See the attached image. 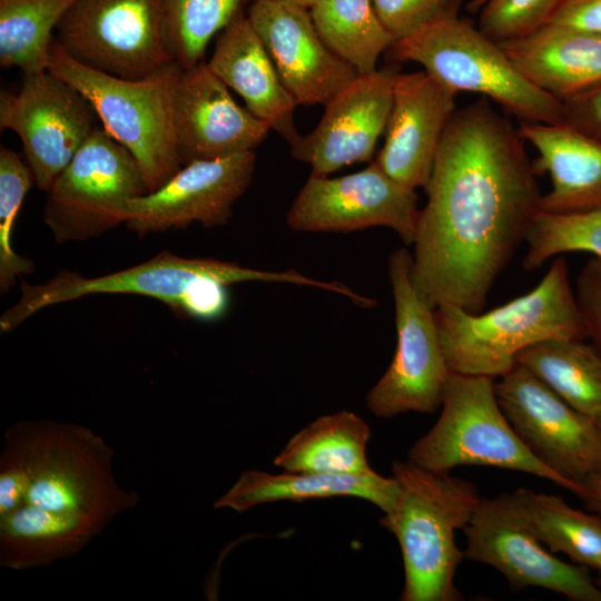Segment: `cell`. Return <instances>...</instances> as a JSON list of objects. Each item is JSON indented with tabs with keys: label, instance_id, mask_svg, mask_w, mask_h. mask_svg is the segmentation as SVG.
<instances>
[{
	"label": "cell",
	"instance_id": "cell-31",
	"mask_svg": "<svg viewBox=\"0 0 601 601\" xmlns=\"http://www.w3.org/2000/svg\"><path fill=\"white\" fill-rule=\"evenodd\" d=\"M246 0H160L167 49L183 69L203 62L208 42Z\"/></svg>",
	"mask_w": 601,
	"mask_h": 601
},
{
	"label": "cell",
	"instance_id": "cell-7",
	"mask_svg": "<svg viewBox=\"0 0 601 601\" xmlns=\"http://www.w3.org/2000/svg\"><path fill=\"white\" fill-rule=\"evenodd\" d=\"M394 55L413 61L455 90L481 95L520 122L562 124L563 105L529 82L502 47L452 16L395 41Z\"/></svg>",
	"mask_w": 601,
	"mask_h": 601
},
{
	"label": "cell",
	"instance_id": "cell-1",
	"mask_svg": "<svg viewBox=\"0 0 601 601\" xmlns=\"http://www.w3.org/2000/svg\"><path fill=\"white\" fill-rule=\"evenodd\" d=\"M524 139L485 97L455 109L424 188L413 242V276L436 308L483 309L541 210Z\"/></svg>",
	"mask_w": 601,
	"mask_h": 601
},
{
	"label": "cell",
	"instance_id": "cell-34",
	"mask_svg": "<svg viewBox=\"0 0 601 601\" xmlns=\"http://www.w3.org/2000/svg\"><path fill=\"white\" fill-rule=\"evenodd\" d=\"M563 0H486L479 30L497 43L524 38L550 23Z\"/></svg>",
	"mask_w": 601,
	"mask_h": 601
},
{
	"label": "cell",
	"instance_id": "cell-40",
	"mask_svg": "<svg viewBox=\"0 0 601 601\" xmlns=\"http://www.w3.org/2000/svg\"><path fill=\"white\" fill-rule=\"evenodd\" d=\"M276 1L289 2V3L298 4V6L305 7L307 9L308 8L311 9L313 6H315L321 0H276Z\"/></svg>",
	"mask_w": 601,
	"mask_h": 601
},
{
	"label": "cell",
	"instance_id": "cell-30",
	"mask_svg": "<svg viewBox=\"0 0 601 601\" xmlns=\"http://www.w3.org/2000/svg\"><path fill=\"white\" fill-rule=\"evenodd\" d=\"M532 526L549 550L573 563L597 569L601 564V515L569 506L560 496L525 490Z\"/></svg>",
	"mask_w": 601,
	"mask_h": 601
},
{
	"label": "cell",
	"instance_id": "cell-19",
	"mask_svg": "<svg viewBox=\"0 0 601 601\" xmlns=\"http://www.w3.org/2000/svg\"><path fill=\"white\" fill-rule=\"evenodd\" d=\"M173 125L183 166L255 150L269 126L242 108L204 61L184 69L173 97Z\"/></svg>",
	"mask_w": 601,
	"mask_h": 601
},
{
	"label": "cell",
	"instance_id": "cell-24",
	"mask_svg": "<svg viewBox=\"0 0 601 601\" xmlns=\"http://www.w3.org/2000/svg\"><path fill=\"white\" fill-rule=\"evenodd\" d=\"M397 494L396 480L374 470L364 474H323L313 472H242L234 485L214 503L216 509L245 512L256 505L277 501L353 496L368 501L387 513Z\"/></svg>",
	"mask_w": 601,
	"mask_h": 601
},
{
	"label": "cell",
	"instance_id": "cell-23",
	"mask_svg": "<svg viewBox=\"0 0 601 601\" xmlns=\"http://www.w3.org/2000/svg\"><path fill=\"white\" fill-rule=\"evenodd\" d=\"M521 75L561 102L601 81V36L546 24L499 43Z\"/></svg>",
	"mask_w": 601,
	"mask_h": 601
},
{
	"label": "cell",
	"instance_id": "cell-6",
	"mask_svg": "<svg viewBox=\"0 0 601 601\" xmlns=\"http://www.w3.org/2000/svg\"><path fill=\"white\" fill-rule=\"evenodd\" d=\"M48 70L88 99L104 129L139 164L148 193L183 167L173 125L174 91L184 70L177 62L142 78H119L77 62L53 39Z\"/></svg>",
	"mask_w": 601,
	"mask_h": 601
},
{
	"label": "cell",
	"instance_id": "cell-33",
	"mask_svg": "<svg viewBox=\"0 0 601 601\" xmlns=\"http://www.w3.org/2000/svg\"><path fill=\"white\" fill-rule=\"evenodd\" d=\"M35 183L28 164L16 151L0 148V290L7 293L21 275L33 272V262L13 250L12 234L22 201Z\"/></svg>",
	"mask_w": 601,
	"mask_h": 601
},
{
	"label": "cell",
	"instance_id": "cell-36",
	"mask_svg": "<svg viewBox=\"0 0 601 601\" xmlns=\"http://www.w3.org/2000/svg\"><path fill=\"white\" fill-rule=\"evenodd\" d=\"M575 299L588 337L601 352V258H590L575 282Z\"/></svg>",
	"mask_w": 601,
	"mask_h": 601
},
{
	"label": "cell",
	"instance_id": "cell-25",
	"mask_svg": "<svg viewBox=\"0 0 601 601\" xmlns=\"http://www.w3.org/2000/svg\"><path fill=\"white\" fill-rule=\"evenodd\" d=\"M104 528L79 513L22 505L0 515V564L28 570L73 556Z\"/></svg>",
	"mask_w": 601,
	"mask_h": 601
},
{
	"label": "cell",
	"instance_id": "cell-37",
	"mask_svg": "<svg viewBox=\"0 0 601 601\" xmlns=\"http://www.w3.org/2000/svg\"><path fill=\"white\" fill-rule=\"evenodd\" d=\"M562 105L564 124L601 141V81Z\"/></svg>",
	"mask_w": 601,
	"mask_h": 601
},
{
	"label": "cell",
	"instance_id": "cell-42",
	"mask_svg": "<svg viewBox=\"0 0 601 601\" xmlns=\"http://www.w3.org/2000/svg\"><path fill=\"white\" fill-rule=\"evenodd\" d=\"M599 573V579H598V584L600 585L601 588V564L595 569Z\"/></svg>",
	"mask_w": 601,
	"mask_h": 601
},
{
	"label": "cell",
	"instance_id": "cell-43",
	"mask_svg": "<svg viewBox=\"0 0 601 601\" xmlns=\"http://www.w3.org/2000/svg\"><path fill=\"white\" fill-rule=\"evenodd\" d=\"M599 430L601 431V414L594 420Z\"/></svg>",
	"mask_w": 601,
	"mask_h": 601
},
{
	"label": "cell",
	"instance_id": "cell-20",
	"mask_svg": "<svg viewBox=\"0 0 601 601\" xmlns=\"http://www.w3.org/2000/svg\"><path fill=\"white\" fill-rule=\"evenodd\" d=\"M457 92L423 71L396 73L383 148L375 161L395 180L425 188Z\"/></svg>",
	"mask_w": 601,
	"mask_h": 601
},
{
	"label": "cell",
	"instance_id": "cell-22",
	"mask_svg": "<svg viewBox=\"0 0 601 601\" xmlns=\"http://www.w3.org/2000/svg\"><path fill=\"white\" fill-rule=\"evenodd\" d=\"M524 141L538 151L536 176L548 174L551 189L541 210L553 214L601 209V141L562 124L520 122Z\"/></svg>",
	"mask_w": 601,
	"mask_h": 601
},
{
	"label": "cell",
	"instance_id": "cell-2",
	"mask_svg": "<svg viewBox=\"0 0 601 601\" xmlns=\"http://www.w3.org/2000/svg\"><path fill=\"white\" fill-rule=\"evenodd\" d=\"M246 282L332 288L331 282L294 269L260 270L215 258L180 257L164 250L141 264L102 276L85 277L66 270L45 284L30 285L22 280L18 302L0 317V329L13 331L45 307L96 294L147 296L184 316L214 319L227 308L226 286Z\"/></svg>",
	"mask_w": 601,
	"mask_h": 601
},
{
	"label": "cell",
	"instance_id": "cell-12",
	"mask_svg": "<svg viewBox=\"0 0 601 601\" xmlns=\"http://www.w3.org/2000/svg\"><path fill=\"white\" fill-rule=\"evenodd\" d=\"M55 32L73 60L119 78H142L174 61L160 0H75Z\"/></svg>",
	"mask_w": 601,
	"mask_h": 601
},
{
	"label": "cell",
	"instance_id": "cell-3",
	"mask_svg": "<svg viewBox=\"0 0 601 601\" xmlns=\"http://www.w3.org/2000/svg\"><path fill=\"white\" fill-rule=\"evenodd\" d=\"M435 318L450 371L494 380L513 368L518 354L530 345L588 337L563 257H556L525 295L485 313L441 305Z\"/></svg>",
	"mask_w": 601,
	"mask_h": 601
},
{
	"label": "cell",
	"instance_id": "cell-11",
	"mask_svg": "<svg viewBox=\"0 0 601 601\" xmlns=\"http://www.w3.org/2000/svg\"><path fill=\"white\" fill-rule=\"evenodd\" d=\"M464 555L500 571L513 590L544 588L575 601H601V588L580 564L542 546L525 501V489L481 499L463 529Z\"/></svg>",
	"mask_w": 601,
	"mask_h": 601
},
{
	"label": "cell",
	"instance_id": "cell-17",
	"mask_svg": "<svg viewBox=\"0 0 601 601\" xmlns=\"http://www.w3.org/2000/svg\"><path fill=\"white\" fill-rule=\"evenodd\" d=\"M395 75L388 68L358 75L324 105L315 129L289 145L292 156L317 176L370 160L387 126Z\"/></svg>",
	"mask_w": 601,
	"mask_h": 601
},
{
	"label": "cell",
	"instance_id": "cell-38",
	"mask_svg": "<svg viewBox=\"0 0 601 601\" xmlns=\"http://www.w3.org/2000/svg\"><path fill=\"white\" fill-rule=\"evenodd\" d=\"M549 24L601 36V0H563Z\"/></svg>",
	"mask_w": 601,
	"mask_h": 601
},
{
	"label": "cell",
	"instance_id": "cell-35",
	"mask_svg": "<svg viewBox=\"0 0 601 601\" xmlns=\"http://www.w3.org/2000/svg\"><path fill=\"white\" fill-rule=\"evenodd\" d=\"M374 9L394 42L425 27L456 16L457 0H372Z\"/></svg>",
	"mask_w": 601,
	"mask_h": 601
},
{
	"label": "cell",
	"instance_id": "cell-29",
	"mask_svg": "<svg viewBox=\"0 0 601 601\" xmlns=\"http://www.w3.org/2000/svg\"><path fill=\"white\" fill-rule=\"evenodd\" d=\"M75 0H0V66L48 70L53 31Z\"/></svg>",
	"mask_w": 601,
	"mask_h": 601
},
{
	"label": "cell",
	"instance_id": "cell-26",
	"mask_svg": "<svg viewBox=\"0 0 601 601\" xmlns=\"http://www.w3.org/2000/svg\"><path fill=\"white\" fill-rule=\"evenodd\" d=\"M368 424L356 413L342 410L317 417L298 431L274 459L288 472L364 474L372 472L366 459Z\"/></svg>",
	"mask_w": 601,
	"mask_h": 601
},
{
	"label": "cell",
	"instance_id": "cell-32",
	"mask_svg": "<svg viewBox=\"0 0 601 601\" xmlns=\"http://www.w3.org/2000/svg\"><path fill=\"white\" fill-rule=\"evenodd\" d=\"M524 242L528 248L522 265L526 270L571 252H587L601 258V209L572 214L540 210Z\"/></svg>",
	"mask_w": 601,
	"mask_h": 601
},
{
	"label": "cell",
	"instance_id": "cell-8",
	"mask_svg": "<svg viewBox=\"0 0 601 601\" xmlns=\"http://www.w3.org/2000/svg\"><path fill=\"white\" fill-rule=\"evenodd\" d=\"M494 385L492 377L451 372L441 415L412 445L407 460L440 473L460 465L524 472L577 495L575 487L543 464L518 436L497 402Z\"/></svg>",
	"mask_w": 601,
	"mask_h": 601
},
{
	"label": "cell",
	"instance_id": "cell-9",
	"mask_svg": "<svg viewBox=\"0 0 601 601\" xmlns=\"http://www.w3.org/2000/svg\"><path fill=\"white\" fill-rule=\"evenodd\" d=\"M395 308L396 348L391 364L366 395L377 417L406 412L433 413L442 403L451 374L435 318V308L417 287L413 257L406 248L388 256Z\"/></svg>",
	"mask_w": 601,
	"mask_h": 601
},
{
	"label": "cell",
	"instance_id": "cell-41",
	"mask_svg": "<svg viewBox=\"0 0 601 601\" xmlns=\"http://www.w3.org/2000/svg\"><path fill=\"white\" fill-rule=\"evenodd\" d=\"M485 2L486 0H471L467 8L470 11L475 12L480 10Z\"/></svg>",
	"mask_w": 601,
	"mask_h": 601
},
{
	"label": "cell",
	"instance_id": "cell-27",
	"mask_svg": "<svg viewBox=\"0 0 601 601\" xmlns=\"http://www.w3.org/2000/svg\"><path fill=\"white\" fill-rule=\"evenodd\" d=\"M575 338H551L522 349L515 359L575 411L601 414V352Z\"/></svg>",
	"mask_w": 601,
	"mask_h": 601
},
{
	"label": "cell",
	"instance_id": "cell-13",
	"mask_svg": "<svg viewBox=\"0 0 601 601\" xmlns=\"http://www.w3.org/2000/svg\"><path fill=\"white\" fill-rule=\"evenodd\" d=\"M497 402L526 447L583 495L582 482L601 470V431L528 368L515 364L495 383Z\"/></svg>",
	"mask_w": 601,
	"mask_h": 601
},
{
	"label": "cell",
	"instance_id": "cell-18",
	"mask_svg": "<svg viewBox=\"0 0 601 601\" xmlns=\"http://www.w3.org/2000/svg\"><path fill=\"white\" fill-rule=\"evenodd\" d=\"M247 16L297 105H326L359 75L326 46L307 8L254 0Z\"/></svg>",
	"mask_w": 601,
	"mask_h": 601
},
{
	"label": "cell",
	"instance_id": "cell-5",
	"mask_svg": "<svg viewBox=\"0 0 601 601\" xmlns=\"http://www.w3.org/2000/svg\"><path fill=\"white\" fill-rule=\"evenodd\" d=\"M1 457L27 477L22 505L79 513L106 526L139 502L138 494L121 489L112 475L114 450L81 425L16 423L6 431Z\"/></svg>",
	"mask_w": 601,
	"mask_h": 601
},
{
	"label": "cell",
	"instance_id": "cell-15",
	"mask_svg": "<svg viewBox=\"0 0 601 601\" xmlns=\"http://www.w3.org/2000/svg\"><path fill=\"white\" fill-rule=\"evenodd\" d=\"M417 195L387 175L374 160L365 169L339 177L312 175L287 216L296 231H354L370 227L394 230L405 245L414 242Z\"/></svg>",
	"mask_w": 601,
	"mask_h": 601
},
{
	"label": "cell",
	"instance_id": "cell-16",
	"mask_svg": "<svg viewBox=\"0 0 601 601\" xmlns=\"http://www.w3.org/2000/svg\"><path fill=\"white\" fill-rule=\"evenodd\" d=\"M255 164V150L186 164L161 187L132 199L125 225L139 236L194 223L225 225L250 185Z\"/></svg>",
	"mask_w": 601,
	"mask_h": 601
},
{
	"label": "cell",
	"instance_id": "cell-39",
	"mask_svg": "<svg viewBox=\"0 0 601 601\" xmlns=\"http://www.w3.org/2000/svg\"><path fill=\"white\" fill-rule=\"evenodd\" d=\"M583 500L591 510L601 515V470L590 474L583 482Z\"/></svg>",
	"mask_w": 601,
	"mask_h": 601
},
{
	"label": "cell",
	"instance_id": "cell-28",
	"mask_svg": "<svg viewBox=\"0 0 601 601\" xmlns=\"http://www.w3.org/2000/svg\"><path fill=\"white\" fill-rule=\"evenodd\" d=\"M309 12L326 46L359 75L376 70L380 56L394 43L372 0H321Z\"/></svg>",
	"mask_w": 601,
	"mask_h": 601
},
{
	"label": "cell",
	"instance_id": "cell-21",
	"mask_svg": "<svg viewBox=\"0 0 601 601\" xmlns=\"http://www.w3.org/2000/svg\"><path fill=\"white\" fill-rule=\"evenodd\" d=\"M207 66L243 98L248 111L289 145L300 136L294 121L297 104L243 10L219 32Z\"/></svg>",
	"mask_w": 601,
	"mask_h": 601
},
{
	"label": "cell",
	"instance_id": "cell-14",
	"mask_svg": "<svg viewBox=\"0 0 601 601\" xmlns=\"http://www.w3.org/2000/svg\"><path fill=\"white\" fill-rule=\"evenodd\" d=\"M99 120L88 99L49 70L23 76L17 92L1 91L0 127L16 132L37 187L48 191Z\"/></svg>",
	"mask_w": 601,
	"mask_h": 601
},
{
	"label": "cell",
	"instance_id": "cell-4",
	"mask_svg": "<svg viewBox=\"0 0 601 601\" xmlns=\"http://www.w3.org/2000/svg\"><path fill=\"white\" fill-rule=\"evenodd\" d=\"M397 483L393 506L380 524L396 538L404 564L402 601H456L454 584L463 560L455 531L470 522L481 497L476 486L411 461H394Z\"/></svg>",
	"mask_w": 601,
	"mask_h": 601
},
{
	"label": "cell",
	"instance_id": "cell-10",
	"mask_svg": "<svg viewBox=\"0 0 601 601\" xmlns=\"http://www.w3.org/2000/svg\"><path fill=\"white\" fill-rule=\"evenodd\" d=\"M147 193L132 154L98 126L47 191L43 221L60 244L97 238Z\"/></svg>",
	"mask_w": 601,
	"mask_h": 601
}]
</instances>
